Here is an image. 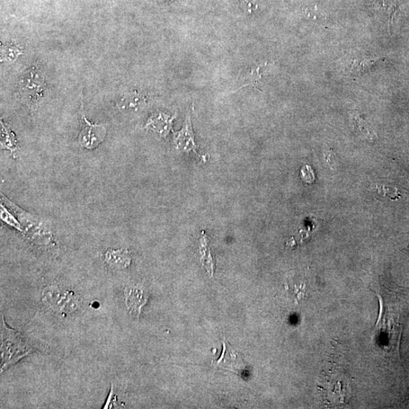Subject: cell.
Listing matches in <instances>:
<instances>
[{
    "label": "cell",
    "instance_id": "obj_1",
    "mask_svg": "<svg viewBox=\"0 0 409 409\" xmlns=\"http://www.w3.org/2000/svg\"><path fill=\"white\" fill-rule=\"evenodd\" d=\"M33 346L20 333L13 330L1 318V372L34 351Z\"/></svg>",
    "mask_w": 409,
    "mask_h": 409
},
{
    "label": "cell",
    "instance_id": "obj_3",
    "mask_svg": "<svg viewBox=\"0 0 409 409\" xmlns=\"http://www.w3.org/2000/svg\"><path fill=\"white\" fill-rule=\"evenodd\" d=\"M83 126L79 133L77 142L80 146L87 149H94L105 140L107 133V126L102 124H93L88 121L84 112H82Z\"/></svg>",
    "mask_w": 409,
    "mask_h": 409
},
{
    "label": "cell",
    "instance_id": "obj_8",
    "mask_svg": "<svg viewBox=\"0 0 409 409\" xmlns=\"http://www.w3.org/2000/svg\"><path fill=\"white\" fill-rule=\"evenodd\" d=\"M105 261L114 269H126L130 265L128 253L124 250H109L105 255Z\"/></svg>",
    "mask_w": 409,
    "mask_h": 409
},
{
    "label": "cell",
    "instance_id": "obj_12",
    "mask_svg": "<svg viewBox=\"0 0 409 409\" xmlns=\"http://www.w3.org/2000/svg\"><path fill=\"white\" fill-rule=\"evenodd\" d=\"M243 3L246 6V10L251 13L258 8V2L260 0H242Z\"/></svg>",
    "mask_w": 409,
    "mask_h": 409
},
{
    "label": "cell",
    "instance_id": "obj_5",
    "mask_svg": "<svg viewBox=\"0 0 409 409\" xmlns=\"http://www.w3.org/2000/svg\"><path fill=\"white\" fill-rule=\"evenodd\" d=\"M174 117H169L163 112L155 113L151 117L145 126V128L153 131L158 137H165L169 132L172 131V124Z\"/></svg>",
    "mask_w": 409,
    "mask_h": 409
},
{
    "label": "cell",
    "instance_id": "obj_11",
    "mask_svg": "<svg viewBox=\"0 0 409 409\" xmlns=\"http://www.w3.org/2000/svg\"><path fill=\"white\" fill-rule=\"evenodd\" d=\"M22 53V50L15 46L6 47L3 50V58L8 61H14Z\"/></svg>",
    "mask_w": 409,
    "mask_h": 409
},
{
    "label": "cell",
    "instance_id": "obj_9",
    "mask_svg": "<svg viewBox=\"0 0 409 409\" xmlns=\"http://www.w3.org/2000/svg\"><path fill=\"white\" fill-rule=\"evenodd\" d=\"M126 302L131 312L132 313H139L142 306H144V302H147L144 299V292L142 290L137 288H127L126 290Z\"/></svg>",
    "mask_w": 409,
    "mask_h": 409
},
{
    "label": "cell",
    "instance_id": "obj_7",
    "mask_svg": "<svg viewBox=\"0 0 409 409\" xmlns=\"http://www.w3.org/2000/svg\"><path fill=\"white\" fill-rule=\"evenodd\" d=\"M261 68V66H253L244 70L242 74L238 77L239 87L237 91L248 86L259 87L262 77Z\"/></svg>",
    "mask_w": 409,
    "mask_h": 409
},
{
    "label": "cell",
    "instance_id": "obj_2",
    "mask_svg": "<svg viewBox=\"0 0 409 409\" xmlns=\"http://www.w3.org/2000/svg\"><path fill=\"white\" fill-rule=\"evenodd\" d=\"M45 90V74L43 67L40 64H34L21 77L19 90L20 99L29 109L35 110L38 109Z\"/></svg>",
    "mask_w": 409,
    "mask_h": 409
},
{
    "label": "cell",
    "instance_id": "obj_10",
    "mask_svg": "<svg viewBox=\"0 0 409 409\" xmlns=\"http://www.w3.org/2000/svg\"><path fill=\"white\" fill-rule=\"evenodd\" d=\"M2 147L10 150L12 154L17 151L16 140L13 133L6 128L2 123Z\"/></svg>",
    "mask_w": 409,
    "mask_h": 409
},
{
    "label": "cell",
    "instance_id": "obj_4",
    "mask_svg": "<svg viewBox=\"0 0 409 409\" xmlns=\"http://www.w3.org/2000/svg\"><path fill=\"white\" fill-rule=\"evenodd\" d=\"M149 101L148 96L138 91L124 95L117 103L119 110L126 114L136 113L143 110Z\"/></svg>",
    "mask_w": 409,
    "mask_h": 409
},
{
    "label": "cell",
    "instance_id": "obj_6",
    "mask_svg": "<svg viewBox=\"0 0 409 409\" xmlns=\"http://www.w3.org/2000/svg\"><path fill=\"white\" fill-rule=\"evenodd\" d=\"M174 143L177 149L184 152H188V151L195 152V144L190 117L186 119L182 130L174 133Z\"/></svg>",
    "mask_w": 409,
    "mask_h": 409
}]
</instances>
